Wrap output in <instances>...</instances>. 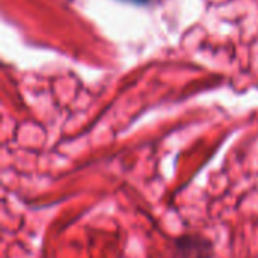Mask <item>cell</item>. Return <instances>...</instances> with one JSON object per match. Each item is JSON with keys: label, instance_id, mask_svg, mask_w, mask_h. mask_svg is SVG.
<instances>
[{"label": "cell", "instance_id": "obj_1", "mask_svg": "<svg viewBox=\"0 0 258 258\" xmlns=\"http://www.w3.org/2000/svg\"><path fill=\"white\" fill-rule=\"evenodd\" d=\"M215 245L201 234H181L169 240L165 258H213Z\"/></svg>", "mask_w": 258, "mask_h": 258}]
</instances>
